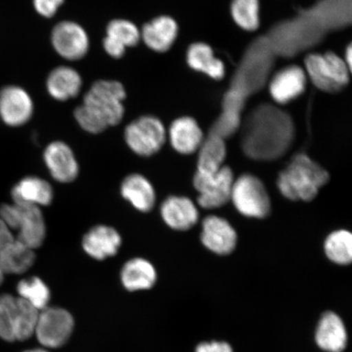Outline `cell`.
Segmentation results:
<instances>
[{
	"label": "cell",
	"instance_id": "cell-20",
	"mask_svg": "<svg viewBox=\"0 0 352 352\" xmlns=\"http://www.w3.org/2000/svg\"><path fill=\"white\" fill-rule=\"evenodd\" d=\"M167 138L175 151L184 155L198 151L205 139L200 126L191 117L176 118L170 126Z\"/></svg>",
	"mask_w": 352,
	"mask_h": 352
},
{
	"label": "cell",
	"instance_id": "cell-29",
	"mask_svg": "<svg viewBox=\"0 0 352 352\" xmlns=\"http://www.w3.org/2000/svg\"><path fill=\"white\" fill-rule=\"evenodd\" d=\"M16 292L21 298L39 311L47 307L51 300L50 287L38 276H30L20 280L16 285Z\"/></svg>",
	"mask_w": 352,
	"mask_h": 352
},
{
	"label": "cell",
	"instance_id": "cell-1",
	"mask_svg": "<svg viewBox=\"0 0 352 352\" xmlns=\"http://www.w3.org/2000/svg\"><path fill=\"white\" fill-rule=\"evenodd\" d=\"M242 151L253 160H279L294 142V122L287 113L271 104L253 110L242 126Z\"/></svg>",
	"mask_w": 352,
	"mask_h": 352
},
{
	"label": "cell",
	"instance_id": "cell-19",
	"mask_svg": "<svg viewBox=\"0 0 352 352\" xmlns=\"http://www.w3.org/2000/svg\"><path fill=\"white\" fill-rule=\"evenodd\" d=\"M179 25L170 16H160L147 22L140 30V37L149 50L166 52L174 45L178 37Z\"/></svg>",
	"mask_w": 352,
	"mask_h": 352
},
{
	"label": "cell",
	"instance_id": "cell-14",
	"mask_svg": "<svg viewBox=\"0 0 352 352\" xmlns=\"http://www.w3.org/2000/svg\"><path fill=\"white\" fill-rule=\"evenodd\" d=\"M307 83L305 69L292 65L274 74L268 82V89L276 104H286L298 98L305 91Z\"/></svg>",
	"mask_w": 352,
	"mask_h": 352
},
{
	"label": "cell",
	"instance_id": "cell-21",
	"mask_svg": "<svg viewBox=\"0 0 352 352\" xmlns=\"http://www.w3.org/2000/svg\"><path fill=\"white\" fill-rule=\"evenodd\" d=\"M12 198L14 204L41 208L52 204L54 190L47 180L37 176H28L13 187Z\"/></svg>",
	"mask_w": 352,
	"mask_h": 352
},
{
	"label": "cell",
	"instance_id": "cell-41",
	"mask_svg": "<svg viewBox=\"0 0 352 352\" xmlns=\"http://www.w3.org/2000/svg\"><path fill=\"white\" fill-rule=\"evenodd\" d=\"M4 275L6 274H3L1 268H0V286H1L3 283Z\"/></svg>",
	"mask_w": 352,
	"mask_h": 352
},
{
	"label": "cell",
	"instance_id": "cell-30",
	"mask_svg": "<svg viewBox=\"0 0 352 352\" xmlns=\"http://www.w3.org/2000/svg\"><path fill=\"white\" fill-rule=\"evenodd\" d=\"M325 254L330 261L347 265L352 261V235L346 230H338L329 234L324 241Z\"/></svg>",
	"mask_w": 352,
	"mask_h": 352
},
{
	"label": "cell",
	"instance_id": "cell-26",
	"mask_svg": "<svg viewBox=\"0 0 352 352\" xmlns=\"http://www.w3.org/2000/svg\"><path fill=\"white\" fill-rule=\"evenodd\" d=\"M36 259L34 250L16 239L0 250V268L4 274H23Z\"/></svg>",
	"mask_w": 352,
	"mask_h": 352
},
{
	"label": "cell",
	"instance_id": "cell-16",
	"mask_svg": "<svg viewBox=\"0 0 352 352\" xmlns=\"http://www.w3.org/2000/svg\"><path fill=\"white\" fill-rule=\"evenodd\" d=\"M122 243V236L116 228L98 224L90 228L82 239V248L88 256L98 261L116 256Z\"/></svg>",
	"mask_w": 352,
	"mask_h": 352
},
{
	"label": "cell",
	"instance_id": "cell-24",
	"mask_svg": "<svg viewBox=\"0 0 352 352\" xmlns=\"http://www.w3.org/2000/svg\"><path fill=\"white\" fill-rule=\"evenodd\" d=\"M82 79L76 69L61 65L48 74L46 87L52 98L66 101L76 98L81 91Z\"/></svg>",
	"mask_w": 352,
	"mask_h": 352
},
{
	"label": "cell",
	"instance_id": "cell-3",
	"mask_svg": "<svg viewBox=\"0 0 352 352\" xmlns=\"http://www.w3.org/2000/svg\"><path fill=\"white\" fill-rule=\"evenodd\" d=\"M329 180L327 170L307 154L298 153L280 173L277 187L289 200L311 201Z\"/></svg>",
	"mask_w": 352,
	"mask_h": 352
},
{
	"label": "cell",
	"instance_id": "cell-4",
	"mask_svg": "<svg viewBox=\"0 0 352 352\" xmlns=\"http://www.w3.org/2000/svg\"><path fill=\"white\" fill-rule=\"evenodd\" d=\"M275 56L267 37L257 38L245 52L232 78L231 89L240 92L246 98L262 89L270 79Z\"/></svg>",
	"mask_w": 352,
	"mask_h": 352
},
{
	"label": "cell",
	"instance_id": "cell-9",
	"mask_svg": "<svg viewBox=\"0 0 352 352\" xmlns=\"http://www.w3.org/2000/svg\"><path fill=\"white\" fill-rule=\"evenodd\" d=\"M246 217L263 219L270 214L271 201L263 183L256 176L245 174L234 180L231 200Z\"/></svg>",
	"mask_w": 352,
	"mask_h": 352
},
{
	"label": "cell",
	"instance_id": "cell-11",
	"mask_svg": "<svg viewBox=\"0 0 352 352\" xmlns=\"http://www.w3.org/2000/svg\"><path fill=\"white\" fill-rule=\"evenodd\" d=\"M234 180L232 169L227 166L213 175L196 173L193 186L199 192L198 204L204 209H217L226 205L231 200Z\"/></svg>",
	"mask_w": 352,
	"mask_h": 352
},
{
	"label": "cell",
	"instance_id": "cell-28",
	"mask_svg": "<svg viewBox=\"0 0 352 352\" xmlns=\"http://www.w3.org/2000/svg\"><path fill=\"white\" fill-rule=\"evenodd\" d=\"M197 173L213 175L222 168L227 155L226 140L219 136L210 134L205 138L198 149Z\"/></svg>",
	"mask_w": 352,
	"mask_h": 352
},
{
	"label": "cell",
	"instance_id": "cell-37",
	"mask_svg": "<svg viewBox=\"0 0 352 352\" xmlns=\"http://www.w3.org/2000/svg\"><path fill=\"white\" fill-rule=\"evenodd\" d=\"M196 352H232L231 346L226 342L201 343L197 347Z\"/></svg>",
	"mask_w": 352,
	"mask_h": 352
},
{
	"label": "cell",
	"instance_id": "cell-33",
	"mask_svg": "<svg viewBox=\"0 0 352 352\" xmlns=\"http://www.w3.org/2000/svg\"><path fill=\"white\" fill-rule=\"evenodd\" d=\"M19 298V314L15 325V341H26L32 338L36 329L39 311L24 299Z\"/></svg>",
	"mask_w": 352,
	"mask_h": 352
},
{
	"label": "cell",
	"instance_id": "cell-13",
	"mask_svg": "<svg viewBox=\"0 0 352 352\" xmlns=\"http://www.w3.org/2000/svg\"><path fill=\"white\" fill-rule=\"evenodd\" d=\"M34 110L32 96L23 87L8 85L0 90V120L4 124L23 126L32 120Z\"/></svg>",
	"mask_w": 352,
	"mask_h": 352
},
{
	"label": "cell",
	"instance_id": "cell-31",
	"mask_svg": "<svg viewBox=\"0 0 352 352\" xmlns=\"http://www.w3.org/2000/svg\"><path fill=\"white\" fill-rule=\"evenodd\" d=\"M231 15L240 28L245 32H255L261 25L258 0H232Z\"/></svg>",
	"mask_w": 352,
	"mask_h": 352
},
{
	"label": "cell",
	"instance_id": "cell-12",
	"mask_svg": "<svg viewBox=\"0 0 352 352\" xmlns=\"http://www.w3.org/2000/svg\"><path fill=\"white\" fill-rule=\"evenodd\" d=\"M51 41L56 54L67 60H81L89 51V36L76 21L57 23L52 30Z\"/></svg>",
	"mask_w": 352,
	"mask_h": 352
},
{
	"label": "cell",
	"instance_id": "cell-38",
	"mask_svg": "<svg viewBox=\"0 0 352 352\" xmlns=\"http://www.w3.org/2000/svg\"><path fill=\"white\" fill-rule=\"evenodd\" d=\"M15 239L14 235L6 223L0 219V250Z\"/></svg>",
	"mask_w": 352,
	"mask_h": 352
},
{
	"label": "cell",
	"instance_id": "cell-6",
	"mask_svg": "<svg viewBox=\"0 0 352 352\" xmlns=\"http://www.w3.org/2000/svg\"><path fill=\"white\" fill-rule=\"evenodd\" d=\"M0 219L15 239L35 250L41 248L47 236V226L41 208L37 206L16 204L0 206Z\"/></svg>",
	"mask_w": 352,
	"mask_h": 352
},
{
	"label": "cell",
	"instance_id": "cell-17",
	"mask_svg": "<svg viewBox=\"0 0 352 352\" xmlns=\"http://www.w3.org/2000/svg\"><path fill=\"white\" fill-rule=\"evenodd\" d=\"M202 244L214 254H230L235 250L237 236L227 220L218 217H206L202 222Z\"/></svg>",
	"mask_w": 352,
	"mask_h": 352
},
{
	"label": "cell",
	"instance_id": "cell-40",
	"mask_svg": "<svg viewBox=\"0 0 352 352\" xmlns=\"http://www.w3.org/2000/svg\"><path fill=\"white\" fill-rule=\"evenodd\" d=\"M23 352H48L46 350L41 349H30V350H26Z\"/></svg>",
	"mask_w": 352,
	"mask_h": 352
},
{
	"label": "cell",
	"instance_id": "cell-27",
	"mask_svg": "<svg viewBox=\"0 0 352 352\" xmlns=\"http://www.w3.org/2000/svg\"><path fill=\"white\" fill-rule=\"evenodd\" d=\"M318 344L329 352H341L346 344V333L342 320L333 312H328L321 318L316 330Z\"/></svg>",
	"mask_w": 352,
	"mask_h": 352
},
{
	"label": "cell",
	"instance_id": "cell-22",
	"mask_svg": "<svg viewBox=\"0 0 352 352\" xmlns=\"http://www.w3.org/2000/svg\"><path fill=\"white\" fill-rule=\"evenodd\" d=\"M120 193L123 199L142 213L151 212L156 204L155 189L143 175H127L121 184Z\"/></svg>",
	"mask_w": 352,
	"mask_h": 352
},
{
	"label": "cell",
	"instance_id": "cell-34",
	"mask_svg": "<svg viewBox=\"0 0 352 352\" xmlns=\"http://www.w3.org/2000/svg\"><path fill=\"white\" fill-rule=\"evenodd\" d=\"M107 36L120 43L126 48L135 47L142 41L140 30L133 22L126 19L109 21L107 28Z\"/></svg>",
	"mask_w": 352,
	"mask_h": 352
},
{
	"label": "cell",
	"instance_id": "cell-5",
	"mask_svg": "<svg viewBox=\"0 0 352 352\" xmlns=\"http://www.w3.org/2000/svg\"><path fill=\"white\" fill-rule=\"evenodd\" d=\"M327 32L305 10L297 19L276 25L267 38L276 55L293 56L314 46Z\"/></svg>",
	"mask_w": 352,
	"mask_h": 352
},
{
	"label": "cell",
	"instance_id": "cell-32",
	"mask_svg": "<svg viewBox=\"0 0 352 352\" xmlns=\"http://www.w3.org/2000/svg\"><path fill=\"white\" fill-rule=\"evenodd\" d=\"M19 314V297L10 294L0 296V338L8 342L15 341V325Z\"/></svg>",
	"mask_w": 352,
	"mask_h": 352
},
{
	"label": "cell",
	"instance_id": "cell-39",
	"mask_svg": "<svg viewBox=\"0 0 352 352\" xmlns=\"http://www.w3.org/2000/svg\"><path fill=\"white\" fill-rule=\"evenodd\" d=\"M351 59H352V50H351V45L347 47L346 50V54H345V58H343V60H345V63L347 65H349V67L351 69Z\"/></svg>",
	"mask_w": 352,
	"mask_h": 352
},
{
	"label": "cell",
	"instance_id": "cell-8",
	"mask_svg": "<svg viewBox=\"0 0 352 352\" xmlns=\"http://www.w3.org/2000/svg\"><path fill=\"white\" fill-rule=\"evenodd\" d=\"M125 142L132 152L140 157H151L160 152L167 140L166 127L160 118L144 116L126 126Z\"/></svg>",
	"mask_w": 352,
	"mask_h": 352
},
{
	"label": "cell",
	"instance_id": "cell-10",
	"mask_svg": "<svg viewBox=\"0 0 352 352\" xmlns=\"http://www.w3.org/2000/svg\"><path fill=\"white\" fill-rule=\"evenodd\" d=\"M74 329V319L67 310L47 307L39 311L35 336L47 349H60L69 340Z\"/></svg>",
	"mask_w": 352,
	"mask_h": 352
},
{
	"label": "cell",
	"instance_id": "cell-2",
	"mask_svg": "<svg viewBox=\"0 0 352 352\" xmlns=\"http://www.w3.org/2000/svg\"><path fill=\"white\" fill-rule=\"evenodd\" d=\"M126 92L116 80L96 81L74 110V118L83 131L100 134L110 126L120 124L125 114Z\"/></svg>",
	"mask_w": 352,
	"mask_h": 352
},
{
	"label": "cell",
	"instance_id": "cell-18",
	"mask_svg": "<svg viewBox=\"0 0 352 352\" xmlns=\"http://www.w3.org/2000/svg\"><path fill=\"white\" fill-rule=\"evenodd\" d=\"M162 220L171 230L187 231L195 226L199 218L192 201L183 196H170L162 201L160 208Z\"/></svg>",
	"mask_w": 352,
	"mask_h": 352
},
{
	"label": "cell",
	"instance_id": "cell-36",
	"mask_svg": "<svg viewBox=\"0 0 352 352\" xmlns=\"http://www.w3.org/2000/svg\"><path fill=\"white\" fill-rule=\"evenodd\" d=\"M103 47L109 56L116 59L122 58L126 50L122 44L108 36H105L103 39Z\"/></svg>",
	"mask_w": 352,
	"mask_h": 352
},
{
	"label": "cell",
	"instance_id": "cell-15",
	"mask_svg": "<svg viewBox=\"0 0 352 352\" xmlns=\"http://www.w3.org/2000/svg\"><path fill=\"white\" fill-rule=\"evenodd\" d=\"M43 161L48 173L56 182L69 184L79 175V164L72 148L60 140L47 145L43 152Z\"/></svg>",
	"mask_w": 352,
	"mask_h": 352
},
{
	"label": "cell",
	"instance_id": "cell-25",
	"mask_svg": "<svg viewBox=\"0 0 352 352\" xmlns=\"http://www.w3.org/2000/svg\"><path fill=\"white\" fill-rule=\"evenodd\" d=\"M186 60L189 67L214 80H221L226 76V66L221 60L214 56V51L208 44H191L188 48Z\"/></svg>",
	"mask_w": 352,
	"mask_h": 352
},
{
	"label": "cell",
	"instance_id": "cell-23",
	"mask_svg": "<svg viewBox=\"0 0 352 352\" xmlns=\"http://www.w3.org/2000/svg\"><path fill=\"white\" fill-rule=\"evenodd\" d=\"M157 274L155 267L144 258L129 259L120 272L121 283L130 292L151 289L155 285Z\"/></svg>",
	"mask_w": 352,
	"mask_h": 352
},
{
	"label": "cell",
	"instance_id": "cell-35",
	"mask_svg": "<svg viewBox=\"0 0 352 352\" xmlns=\"http://www.w3.org/2000/svg\"><path fill=\"white\" fill-rule=\"evenodd\" d=\"M65 0H33V6L38 14L51 19L54 16Z\"/></svg>",
	"mask_w": 352,
	"mask_h": 352
},
{
	"label": "cell",
	"instance_id": "cell-7",
	"mask_svg": "<svg viewBox=\"0 0 352 352\" xmlns=\"http://www.w3.org/2000/svg\"><path fill=\"white\" fill-rule=\"evenodd\" d=\"M305 63L307 79L321 91L337 94L349 85L351 69L334 52L308 54Z\"/></svg>",
	"mask_w": 352,
	"mask_h": 352
}]
</instances>
